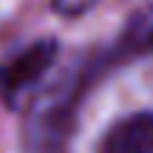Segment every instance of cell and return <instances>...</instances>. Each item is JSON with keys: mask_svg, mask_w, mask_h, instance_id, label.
Here are the masks:
<instances>
[{"mask_svg": "<svg viewBox=\"0 0 153 153\" xmlns=\"http://www.w3.org/2000/svg\"><path fill=\"white\" fill-rule=\"evenodd\" d=\"M85 76L82 68L68 71L31 99L23 125V153H65Z\"/></svg>", "mask_w": 153, "mask_h": 153, "instance_id": "1", "label": "cell"}, {"mask_svg": "<svg viewBox=\"0 0 153 153\" xmlns=\"http://www.w3.org/2000/svg\"><path fill=\"white\" fill-rule=\"evenodd\" d=\"M57 57V43L54 40H37L26 51L14 57V60L0 65V99L3 105L17 108L20 99L31 94V88L48 74Z\"/></svg>", "mask_w": 153, "mask_h": 153, "instance_id": "2", "label": "cell"}, {"mask_svg": "<svg viewBox=\"0 0 153 153\" xmlns=\"http://www.w3.org/2000/svg\"><path fill=\"white\" fill-rule=\"evenodd\" d=\"M97 153H153V114L139 111L105 131Z\"/></svg>", "mask_w": 153, "mask_h": 153, "instance_id": "3", "label": "cell"}, {"mask_svg": "<svg viewBox=\"0 0 153 153\" xmlns=\"http://www.w3.org/2000/svg\"><path fill=\"white\" fill-rule=\"evenodd\" d=\"M116 54H153V6H139L128 17Z\"/></svg>", "mask_w": 153, "mask_h": 153, "instance_id": "4", "label": "cell"}, {"mask_svg": "<svg viewBox=\"0 0 153 153\" xmlns=\"http://www.w3.org/2000/svg\"><path fill=\"white\" fill-rule=\"evenodd\" d=\"M97 0H51L57 14H65V17H74V14H85Z\"/></svg>", "mask_w": 153, "mask_h": 153, "instance_id": "5", "label": "cell"}]
</instances>
